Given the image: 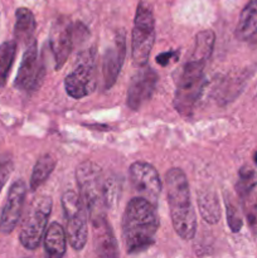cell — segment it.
<instances>
[{"label":"cell","instance_id":"obj_22","mask_svg":"<svg viewBox=\"0 0 257 258\" xmlns=\"http://www.w3.org/2000/svg\"><path fill=\"white\" fill-rule=\"evenodd\" d=\"M17 54V43L7 42L0 49V88L4 87Z\"/></svg>","mask_w":257,"mask_h":258},{"label":"cell","instance_id":"obj_19","mask_svg":"<svg viewBox=\"0 0 257 258\" xmlns=\"http://www.w3.org/2000/svg\"><path fill=\"white\" fill-rule=\"evenodd\" d=\"M15 27L14 37L18 42L28 43L33 39V34L35 30V18L33 13L27 8H19L15 12Z\"/></svg>","mask_w":257,"mask_h":258},{"label":"cell","instance_id":"obj_27","mask_svg":"<svg viewBox=\"0 0 257 258\" xmlns=\"http://www.w3.org/2000/svg\"><path fill=\"white\" fill-rule=\"evenodd\" d=\"M253 160H254V163L257 164V151H256V153H254V155H253Z\"/></svg>","mask_w":257,"mask_h":258},{"label":"cell","instance_id":"obj_24","mask_svg":"<svg viewBox=\"0 0 257 258\" xmlns=\"http://www.w3.org/2000/svg\"><path fill=\"white\" fill-rule=\"evenodd\" d=\"M226 206H227V219H228V226L229 228L232 229V232H238L241 229L242 222L241 216H239L238 211L233 207V204L229 203L228 201H226Z\"/></svg>","mask_w":257,"mask_h":258},{"label":"cell","instance_id":"obj_17","mask_svg":"<svg viewBox=\"0 0 257 258\" xmlns=\"http://www.w3.org/2000/svg\"><path fill=\"white\" fill-rule=\"evenodd\" d=\"M44 249L48 256L59 258L67 249V234L66 229L57 222L48 226L44 233Z\"/></svg>","mask_w":257,"mask_h":258},{"label":"cell","instance_id":"obj_3","mask_svg":"<svg viewBox=\"0 0 257 258\" xmlns=\"http://www.w3.org/2000/svg\"><path fill=\"white\" fill-rule=\"evenodd\" d=\"M76 179L78 193L85 203L91 221L106 217L107 194H106V178L102 170L93 161H83L77 166Z\"/></svg>","mask_w":257,"mask_h":258},{"label":"cell","instance_id":"obj_11","mask_svg":"<svg viewBox=\"0 0 257 258\" xmlns=\"http://www.w3.org/2000/svg\"><path fill=\"white\" fill-rule=\"evenodd\" d=\"M158 75L153 68L146 67V64L139 67L127 88L126 103L131 110L138 111L150 100L158 85Z\"/></svg>","mask_w":257,"mask_h":258},{"label":"cell","instance_id":"obj_28","mask_svg":"<svg viewBox=\"0 0 257 258\" xmlns=\"http://www.w3.org/2000/svg\"><path fill=\"white\" fill-rule=\"evenodd\" d=\"M254 97H256V100H257V91H256V96H254Z\"/></svg>","mask_w":257,"mask_h":258},{"label":"cell","instance_id":"obj_26","mask_svg":"<svg viewBox=\"0 0 257 258\" xmlns=\"http://www.w3.org/2000/svg\"><path fill=\"white\" fill-rule=\"evenodd\" d=\"M179 58V50H168V52H164L161 54H159L156 57V62L160 66L165 67V66L170 64L171 62H175Z\"/></svg>","mask_w":257,"mask_h":258},{"label":"cell","instance_id":"obj_7","mask_svg":"<svg viewBox=\"0 0 257 258\" xmlns=\"http://www.w3.org/2000/svg\"><path fill=\"white\" fill-rule=\"evenodd\" d=\"M66 91L73 98H83L91 95L97 87V68L95 49L81 53L75 67L65 80Z\"/></svg>","mask_w":257,"mask_h":258},{"label":"cell","instance_id":"obj_15","mask_svg":"<svg viewBox=\"0 0 257 258\" xmlns=\"http://www.w3.org/2000/svg\"><path fill=\"white\" fill-rule=\"evenodd\" d=\"M93 227L95 251L101 257H117V243L106 217L91 221Z\"/></svg>","mask_w":257,"mask_h":258},{"label":"cell","instance_id":"obj_18","mask_svg":"<svg viewBox=\"0 0 257 258\" xmlns=\"http://www.w3.org/2000/svg\"><path fill=\"white\" fill-rule=\"evenodd\" d=\"M197 194L201 216L207 223H217L221 218V208L216 193L212 189H201L197 191Z\"/></svg>","mask_w":257,"mask_h":258},{"label":"cell","instance_id":"obj_1","mask_svg":"<svg viewBox=\"0 0 257 258\" xmlns=\"http://www.w3.org/2000/svg\"><path fill=\"white\" fill-rule=\"evenodd\" d=\"M158 228L156 207L141 197L131 199L122 217V238L127 253L146 251L154 243Z\"/></svg>","mask_w":257,"mask_h":258},{"label":"cell","instance_id":"obj_10","mask_svg":"<svg viewBox=\"0 0 257 258\" xmlns=\"http://www.w3.org/2000/svg\"><path fill=\"white\" fill-rule=\"evenodd\" d=\"M44 77V67L38 55V47L35 39L27 44L23 54L20 68L15 78V87L22 91L35 90Z\"/></svg>","mask_w":257,"mask_h":258},{"label":"cell","instance_id":"obj_21","mask_svg":"<svg viewBox=\"0 0 257 258\" xmlns=\"http://www.w3.org/2000/svg\"><path fill=\"white\" fill-rule=\"evenodd\" d=\"M55 168V159L53 158L49 154H45L42 155L38 161L35 163L34 169H33L32 178H30V189L32 190H37L42 184H44L47 181V179L49 178L52 171Z\"/></svg>","mask_w":257,"mask_h":258},{"label":"cell","instance_id":"obj_12","mask_svg":"<svg viewBox=\"0 0 257 258\" xmlns=\"http://www.w3.org/2000/svg\"><path fill=\"white\" fill-rule=\"evenodd\" d=\"M75 44V25L66 17H59L52 24L49 45L54 55L55 70L63 67Z\"/></svg>","mask_w":257,"mask_h":258},{"label":"cell","instance_id":"obj_8","mask_svg":"<svg viewBox=\"0 0 257 258\" xmlns=\"http://www.w3.org/2000/svg\"><path fill=\"white\" fill-rule=\"evenodd\" d=\"M50 212H52V199L49 197H40L33 202L27 218L23 222L19 236L20 243L24 248L30 251L38 248L47 231Z\"/></svg>","mask_w":257,"mask_h":258},{"label":"cell","instance_id":"obj_14","mask_svg":"<svg viewBox=\"0 0 257 258\" xmlns=\"http://www.w3.org/2000/svg\"><path fill=\"white\" fill-rule=\"evenodd\" d=\"M126 55V39L122 30L116 34L112 44L106 49L102 60V76L105 90L112 87L121 72Z\"/></svg>","mask_w":257,"mask_h":258},{"label":"cell","instance_id":"obj_9","mask_svg":"<svg viewBox=\"0 0 257 258\" xmlns=\"http://www.w3.org/2000/svg\"><path fill=\"white\" fill-rule=\"evenodd\" d=\"M128 176L131 185L139 197L150 202L153 206H158L163 185L156 169L148 163L136 161L130 166Z\"/></svg>","mask_w":257,"mask_h":258},{"label":"cell","instance_id":"obj_13","mask_svg":"<svg viewBox=\"0 0 257 258\" xmlns=\"http://www.w3.org/2000/svg\"><path fill=\"white\" fill-rule=\"evenodd\" d=\"M25 196H27V185L24 181L17 180L13 183L0 216V232L3 234L12 233L17 227L22 217Z\"/></svg>","mask_w":257,"mask_h":258},{"label":"cell","instance_id":"obj_25","mask_svg":"<svg viewBox=\"0 0 257 258\" xmlns=\"http://www.w3.org/2000/svg\"><path fill=\"white\" fill-rule=\"evenodd\" d=\"M13 171V161L9 158H0V191L7 184Z\"/></svg>","mask_w":257,"mask_h":258},{"label":"cell","instance_id":"obj_2","mask_svg":"<svg viewBox=\"0 0 257 258\" xmlns=\"http://www.w3.org/2000/svg\"><path fill=\"white\" fill-rule=\"evenodd\" d=\"M165 186L174 229L184 241H190L196 236L197 216L184 171L179 168L170 169L166 173Z\"/></svg>","mask_w":257,"mask_h":258},{"label":"cell","instance_id":"obj_4","mask_svg":"<svg viewBox=\"0 0 257 258\" xmlns=\"http://www.w3.org/2000/svg\"><path fill=\"white\" fill-rule=\"evenodd\" d=\"M204 64L206 63L190 59L184 64V67L179 72L174 106L181 115H191L196 102L203 92V88L206 86Z\"/></svg>","mask_w":257,"mask_h":258},{"label":"cell","instance_id":"obj_6","mask_svg":"<svg viewBox=\"0 0 257 258\" xmlns=\"http://www.w3.org/2000/svg\"><path fill=\"white\" fill-rule=\"evenodd\" d=\"M62 208L66 219V234L75 251H82L87 242V209L80 194L72 190L62 196Z\"/></svg>","mask_w":257,"mask_h":258},{"label":"cell","instance_id":"obj_16","mask_svg":"<svg viewBox=\"0 0 257 258\" xmlns=\"http://www.w3.org/2000/svg\"><path fill=\"white\" fill-rule=\"evenodd\" d=\"M239 40H252L257 37V0H249L239 15L236 28Z\"/></svg>","mask_w":257,"mask_h":258},{"label":"cell","instance_id":"obj_23","mask_svg":"<svg viewBox=\"0 0 257 258\" xmlns=\"http://www.w3.org/2000/svg\"><path fill=\"white\" fill-rule=\"evenodd\" d=\"M256 174H254L253 170L248 168H242L239 170V180L237 183L236 189L237 193L243 198V197H247L252 191V189L256 185Z\"/></svg>","mask_w":257,"mask_h":258},{"label":"cell","instance_id":"obj_20","mask_svg":"<svg viewBox=\"0 0 257 258\" xmlns=\"http://www.w3.org/2000/svg\"><path fill=\"white\" fill-rule=\"evenodd\" d=\"M214 42H216V34H214L213 30L207 29L199 32L197 34L196 44H194L190 59L206 63L213 53Z\"/></svg>","mask_w":257,"mask_h":258},{"label":"cell","instance_id":"obj_5","mask_svg":"<svg viewBox=\"0 0 257 258\" xmlns=\"http://www.w3.org/2000/svg\"><path fill=\"white\" fill-rule=\"evenodd\" d=\"M155 42V22L153 10L145 2L139 3L136 8L135 20L131 39V57L136 67H143L148 63Z\"/></svg>","mask_w":257,"mask_h":258}]
</instances>
